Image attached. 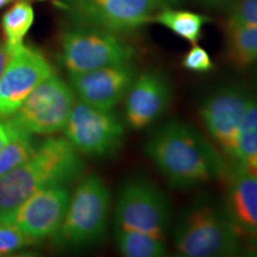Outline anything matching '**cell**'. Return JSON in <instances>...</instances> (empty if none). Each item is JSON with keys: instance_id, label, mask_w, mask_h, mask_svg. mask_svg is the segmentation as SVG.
Returning <instances> with one entry per match:
<instances>
[{"instance_id": "6da1fadb", "label": "cell", "mask_w": 257, "mask_h": 257, "mask_svg": "<svg viewBox=\"0 0 257 257\" xmlns=\"http://www.w3.org/2000/svg\"><path fill=\"white\" fill-rule=\"evenodd\" d=\"M144 153L172 187L189 189L225 178L230 165L192 125L172 120L148 137Z\"/></svg>"}, {"instance_id": "7a4b0ae2", "label": "cell", "mask_w": 257, "mask_h": 257, "mask_svg": "<svg viewBox=\"0 0 257 257\" xmlns=\"http://www.w3.org/2000/svg\"><path fill=\"white\" fill-rule=\"evenodd\" d=\"M80 155L66 137H49L38 143L24 163L0 176V220H8L41 189L76 181L85 170Z\"/></svg>"}, {"instance_id": "3957f363", "label": "cell", "mask_w": 257, "mask_h": 257, "mask_svg": "<svg viewBox=\"0 0 257 257\" xmlns=\"http://www.w3.org/2000/svg\"><path fill=\"white\" fill-rule=\"evenodd\" d=\"M174 245L186 257L234 256L242 251V233L224 205L199 199L176 221Z\"/></svg>"}, {"instance_id": "277c9868", "label": "cell", "mask_w": 257, "mask_h": 257, "mask_svg": "<svg viewBox=\"0 0 257 257\" xmlns=\"http://www.w3.org/2000/svg\"><path fill=\"white\" fill-rule=\"evenodd\" d=\"M111 193L100 176H85L69 201L64 219L53 236L61 248H83L104 238L107 229Z\"/></svg>"}, {"instance_id": "5b68a950", "label": "cell", "mask_w": 257, "mask_h": 257, "mask_svg": "<svg viewBox=\"0 0 257 257\" xmlns=\"http://www.w3.org/2000/svg\"><path fill=\"white\" fill-rule=\"evenodd\" d=\"M69 143L82 155L106 159L123 147L125 126L113 110H102L75 101L63 128Z\"/></svg>"}, {"instance_id": "8992f818", "label": "cell", "mask_w": 257, "mask_h": 257, "mask_svg": "<svg viewBox=\"0 0 257 257\" xmlns=\"http://www.w3.org/2000/svg\"><path fill=\"white\" fill-rule=\"evenodd\" d=\"M75 104L72 86L53 74L32 91L10 120L32 135L63 131Z\"/></svg>"}, {"instance_id": "52a82bcc", "label": "cell", "mask_w": 257, "mask_h": 257, "mask_svg": "<svg viewBox=\"0 0 257 257\" xmlns=\"http://www.w3.org/2000/svg\"><path fill=\"white\" fill-rule=\"evenodd\" d=\"M170 214V202L166 193L144 179L128 180L115 199V226L165 238Z\"/></svg>"}, {"instance_id": "ba28073f", "label": "cell", "mask_w": 257, "mask_h": 257, "mask_svg": "<svg viewBox=\"0 0 257 257\" xmlns=\"http://www.w3.org/2000/svg\"><path fill=\"white\" fill-rule=\"evenodd\" d=\"M61 60L69 73L89 72L104 67L133 63L136 50L106 30L75 29L63 34Z\"/></svg>"}, {"instance_id": "9c48e42d", "label": "cell", "mask_w": 257, "mask_h": 257, "mask_svg": "<svg viewBox=\"0 0 257 257\" xmlns=\"http://www.w3.org/2000/svg\"><path fill=\"white\" fill-rule=\"evenodd\" d=\"M53 74V66L41 51L25 44L14 51L0 75V119L11 117L29 94Z\"/></svg>"}, {"instance_id": "30bf717a", "label": "cell", "mask_w": 257, "mask_h": 257, "mask_svg": "<svg viewBox=\"0 0 257 257\" xmlns=\"http://www.w3.org/2000/svg\"><path fill=\"white\" fill-rule=\"evenodd\" d=\"M250 95L239 86H225L205 99L199 110L207 134L225 156L233 160L237 133Z\"/></svg>"}, {"instance_id": "8fae6325", "label": "cell", "mask_w": 257, "mask_h": 257, "mask_svg": "<svg viewBox=\"0 0 257 257\" xmlns=\"http://www.w3.org/2000/svg\"><path fill=\"white\" fill-rule=\"evenodd\" d=\"M70 191L67 186H51L41 189L16 210L9 221L34 242L53 237L68 210Z\"/></svg>"}, {"instance_id": "7c38bea8", "label": "cell", "mask_w": 257, "mask_h": 257, "mask_svg": "<svg viewBox=\"0 0 257 257\" xmlns=\"http://www.w3.org/2000/svg\"><path fill=\"white\" fill-rule=\"evenodd\" d=\"M173 96L169 80L159 70L137 74L124 98L125 121L133 130H144L166 113Z\"/></svg>"}, {"instance_id": "4fadbf2b", "label": "cell", "mask_w": 257, "mask_h": 257, "mask_svg": "<svg viewBox=\"0 0 257 257\" xmlns=\"http://www.w3.org/2000/svg\"><path fill=\"white\" fill-rule=\"evenodd\" d=\"M137 72L133 63L69 73L70 86L79 100L102 110H114L124 100Z\"/></svg>"}, {"instance_id": "5bb4252c", "label": "cell", "mask_w": 257, "mask_h": 257, "mask_svg": "<svg viewBox=\"0 0 257 257\" xmlns=\"http://www.w3.org/2000/svg\"><path fill=\"white\" fill-rule=\"evenodd\" d=\"M156 0H101L80 4V14L101 30L126 32L152 22Z\"/></svg>"}, {"instance_id": "9a60e30c", "label": "cell", "mask_w": 257, "mask_h": 257, "mask_svg": "<svg viewBox=\"0 0 257 257\" xmlns=\"http://www.w3.org/2000/svg\"><path fill=\"white\" fill-rule=\"evenodd\" d=\"M225 208L242 234L257 240V179L232 162L226 175Z\"/></svg>"}, {"instance_id": "2e32d148", "label": "cell", "mask_w": 257, "mask_h": 257, "mask_svg": "<svg viewBox=\"0 0 257 257\" xmlns=\"http://www.w3.org/2000/svg\"><path fill=\"white\" fill-rule=\"evenodd\" d=\"M226 56L231 64L243 69L257 61V24L226 22Z\"/></svg>"}, {"instance_id": "e0dca14e", "label": "cell", "mask_w": 257, "mask_h": 257, "mask_svg": "<svg viewBox=\"0 0 257 257\" xmlns=\"http://www.w3.org/2000/svg\"><path fill=\"white\" fill-rule=\"evenodd\" d=\"M232 162L251 170L257 167V99L250 96L237 133Z\"/></svg>"}, {"instance_id": "ac0fdd59", "label": "cell", "mask_w": 257, "mask_h": 257, "mask_svg": "<svg viewBox=\"0 0 257 257\" xmlns=\"http://www.w3.org/2000/svg\"><path fill=\"white\" fill-rule=\"evenodd\" d=\"M115 244L126 257H162L167 253L165 238L142 231L115 226Z\"/></svg>"}, {"instance_id": "d6986e66", "label": "cell", "mask_w": 257, "mask_h": 257, "mask_svg": "<svg viewBox=\"0 0 257 257\" xmlns=\"http://www.w3.org/2000/svg\"><path fill=\"white\" fill-rule=\"evenodd\" d=\"M152 21L169 29L175 35L194 46L201 36L202 28L210 22V19L191 11L166 8L160 14L154 15Z\"/></svg>"}, {"instance_id": "ffe728a7", "label": "cell", "mask_w": 257, "mask_h": 257, "mask_svg": "<svg viewBox=\"0 0 257 257\" xmlns=\"http://www.w3.org/2000/svg\"><path fill=\"white\" fill-rule=\"evenodd\" d=\"M34 9L28 0H17L3 16L2 27L10 54L23 46L24 37L34 24Z\"/></svg>"}, {"instance_id": "44dd1931", "label": "cell", "mask_w": 257, "mask_h": 257, "mask_svg": "<svg viewBox=\"0 0 257 257\" xmlns=\"http://www.w3.org/2000/svg\"><path fill=\"white\" fill-rule=\"evenodd\" d=\"M37 146L34 135L14 124L12 136L0 153V176L24 163L35 153Z\"/></svg>"}, {"instance_id": "7402d4cb", "label": "cell", "mask_w": 257, "mask_h": 257, "mask_svg": "<svg viewBox=\"0 0 257 257\" xmlns=\"http://www.w3.org/2000/svg\"><path fill=\"white\" fill-rule=\"evenodd\" d=\"M35 243L29 238L14 223L0 220V256L18 252L25 246Z\"/></svg>"}, {"instance_id": "603a6c76", "label": "cell", "mask_w": 257, "mask_h": 257, "mask_svg": "<svg viewBox=\"0 0 257 257\" xmlns=\"http://www.w3.org/2000/svg\"><path fill=\"white\" fill-rule=\"evenodd\" d=\"M182 67L193 73H210L214 68V63L204 48L194 44L182 59Z\"/></svg>"}, {"instance_id": "cb8c5ba5", "label": "cell", "mask_w": 257, "mask_h": 257, "mask_svg": "<svg viewBox=\"0 0 257 257\" xmlns=\"http://www.w3.org/2000/svg\"><path fill=\"white\" fill-rule=\"evenodd\" d=\"M227 21L257 24V0H234Z\"/></svg>"}, {"instance_id": "d4e9b609", "label": "cell", "mask_w": 257, "mask_h": 257, "mask_svg": "<svg viewBox=\"0 0 257 257\" xmlns=\"http://www.w3.org/2000/svg\"><path fill=\"white\" fill-rule=\"evenodd\" d=\"M14 133V124L9 118L0 119V153L4 149L6 144L10 141V138Z\"/></svg>"}, {"instance_id": "484cf974", "label": "cell", "mask_w": 257, "mask_h": 257, "mask_svg": "<svg viewBox=\"0 0 257 257\" xmlns=\"http://www.w3.org/2000/svg\"><path fill=\"white\" fill-rule=\"evenodd\" d=\"M10 60H11V54H10L9 49L6 48L5 43L0 42V75H2L6 67H8Z\"/></svg>"}, {"instance_id": "4316f807", "label": "cell", "mask_w": 257, "mask_h": 257, "mask_svg": "<svg viewBox=\"0 0 257 257\" xmlns=\"http://www.w3.org/2000/svg\"><path fill=\"white\" fill-rule=\"evenodd\" d=\"M198 3H200L201 5L207 6L211 9H220L224 8L225 5H227L231 3V0H197Z\"/></svg>"}, {"instance_id": "83f0119b", "label": "cell", "mask_w": 257, "mask_h": 257, "mask_svg": "<svg viewBox=\"0 0 257 257\" xmlns=\"http://www.w3.org/2000/svg\"><path fill=\"white\" fill-rule=\"evenodd\" d=\"M157 4L166 6V8H170V6L178 5L180 3V0H156Z\"/></svg>"}, {"instance_id": "f1b7e54d", "label": "cell", "mask_w": 257, "mask_h": 257, "mask_svg": "<svg viewBox=\"0 0 257 257\" xmlns=\"http://www.w3.org/2000/svg\"><path fill=\"white\" fill-rule=\"evenodd\" d=\"M11 2H12V0H0V9H3L4 6L10 4Z\"/></svg>"}, {"instance_id": "f546056e", "label": "cell", "mask_w": 257, "mask_h": 257, "mask_svg": "<svg viewBox=\"0 0 257 257\" xmlns=\"http://www.w3.org/2000/svg\"><path fill=\"white\" fill-rule=\"evenodd\" d=\"M101 2V0H79L80 4H85V3H98Z\"/></svg>"}, {"instance_id": "4dcf8cb0", "label": "cell", "mask_w": 257, "mask_h": 257, "mask_svg": "<svg viewBox=\"0 0 257 257\" xmlns=\"http://www.w3.org/2000/svg\"><path fill=\"white\" fill-rule=\"evenodd\" d=\"M249 172H250V173H251V174H252L253 176H255V178L257 179V167H256V168H253V169H251V170H249Z\"/></svg>"}]
</instances>
